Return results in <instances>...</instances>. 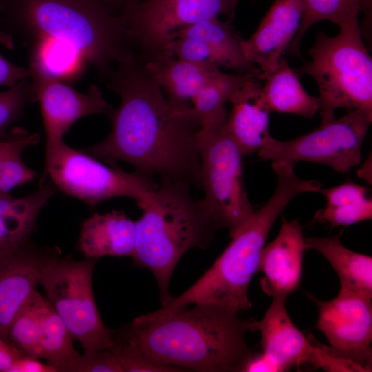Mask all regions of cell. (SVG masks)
I'll return each mask as SVG.
<instances>
[{
  "label": "cell",
  "instance_id": "1",
  "mask_svg": "<svg viewBox=\"0 0 372 372\" xmlns=\"http://www.w3.org/2000/svg\"><path fill=\"white\" fill-rule=\"evenodd\" d=\"M105 81L121 99L107 114L111 131L101 142L81 149L110 165L123 161L142 175L203 189L200 125L171 109L143 57L135 52L117 63Z\"/></svg>",
  "mask_w": 372,
  "mask_h": 372
},
{
  "label": "cell",
  "instance_id": "2",
  "mask_svg": "<svg viewBox=\"0 0 372 372\" xmlns=\"http://www.w3.org/2000/svg\"><path fill=\"white\" fill-rule=\"evenodd\" d=\"M0 26L21 41L28 56L63 51L83 59L103 81L136 52L125 27L101 0H0Z\"/></svg>",
  "mask_w": 372,
  "mask_h": 372
},
{
  "label": "cell",
  "instance_id": "3",
  "mask_svg": "<svg viewBox=\"0 0 372 372\" xmlns=\"http://www.w3.org/2000/svg\"><path fill=\"white\" fill-rule=\"evenodd\" d=\"M167 317L130 324L150 360L185 371L241 372L252 355L246 342L258 321L214 304H195Z\"/></svg>",
  "mask_w": 372,
  "mask_h": 372
},
{
  "label": "cell",
  "instance_id": "4",
  "mask_svg": "<svg viewBox=\"0 0 372 372\" xmlns=\"http://www.w3.org/2000/svg\"><path fill=\"white\" fill-rule=\"evenodd\" d=\"M271 167L277 180L273 195L230 234L231 241L212 266L181 295L172 297L158 311L139 316L140 318L167 317L195 304H214L240 313L251 308L248 288L273 223L296 196L318 192L322 186L318 180L298 177L292 164L276 161Z\"/></svg>",
  "mask_w": 372,
  "mask_h": 372
},
{
  "label": "cell",
  "instance_id": "5",
  "mask_svg": "<svg viewBox=\"0 0 372 372\" xmlns=\"http://www.w3.org/2000/svg\"><path fill=\"white\" fill-rule=\"evenodd\" d=\"M190 188L183 182L160 178L135 221L133 265L154 274L162 306L172 298L170 279L182 256L193 248H208L220 229L203 199L193 198Z\"/></svg>",
  "mask_w": 372,
  "mask_h": 372
},
{
  "label": "cell",
  "instance_id": "6",
  "mask_svg": "<svg viewBox=\"0 0 372 372\" xmlns=\"http://www.w3.org/2000/svg\"><path fill=\"white\" fill-rule=\"evenodd\" d=\"M308 54L311 60L294 70L315 79L322 123L334 119L339 108L372 113V59L359 22L340 28L335 36L318 32Z\"/></svg>",
  "mask_w": 372,
  "mask_h": 372
},
{
  "label": "cell",
  "instance_id": "7",
  "mask_svg": "<svg viewBox=\"0 0 372 372\" xmlns=\"http://www.w3.org/2000/svg\"><path fill=\"white\" fill-rule=\"evenodd\" d=\"M227 113L204 123L198 133L204 203L229 234L255 211L245 189L242 158L226 128Z\"/></svg>",
  "mask_w": 372,
  "mask_h": 372
},
{
  "label": "cell",
  "instance_id": "8",
  "mask_svg": "<svg viewBox=\"0 0 372 372\" xmlns=\"http://www.w3.org/2000/svg\"><path fill=\"white\" fill-rule=\"evenodd\" d=\"M96 261L42 258L40 266L39 283L85 351L109 349L114 340V331L103 324L94 300L92 273Z\"/></svg>",
  "mask_w": 372,
  "mask_h": 372
},
{
  "label": "cell",
  "instance_id": "9",
  "mask_svg": "<svg viewBox=\"0 0 372 372\" xmlns=\"http://www.w3.org/2000/svg\"><path fill=\"white\" fill-rule=\"evenodd\" d=\"M47 176L61 191L90 207L112 198L129 197L141 209L158 186L152 177L126 172L116 164L107 166L65 142L45 154L42 182Z\"/></svg>",
  "mask_w": 372,
  "mask_h": 372
},
{
  "label": "cell",
  "instance_id": "10",
  "mask_svg": "<svg viewBox=\"0 0 372 372\" xmlns=\"http://www.w3.org/2000/svg\"><path fill=\"white\" fill-rule=\"evenodd\" d=\"M371 121V112L348 111L342 117L322 123L314 130L290 140L280 141L269 133L257 153L265 161L292 165L309 161L345 173L361 163L362 145Z\"/></svg>",
  "mask_w": 372,
  "mask_h": 372
},
{
  "label": "cell",
  "instance_id": "11",
  "mask_svg": "<svg viewBox=\"0 0 372 372\" xmlns=\"http://www.w3.org/2000/svg\"><path fill=\"white\" fill-rule=\"evenodd\" d=\"M240 0H141L118 18L145 61L161 55L183 28L223 15L231 23Z\"/></svg>",
  "mask_w": 372,
  "mask_h": 372
},
{
  "label": "cell",
  "instance_id": "12",
  "mask_svg": "<svg viewBox=\"0 0 372 372\" xmlns=\"http://www.w3.org/2000/svg\"><path fill=\"white\" fill-rule=\"evenodd\" d=\"M307 296L318 307L316 328L330 345L325 347L327 351L351 363L360 371H371L372 298L342 289L328 301Z\"/></svg>",
  "mask_w": 372,
  "mask_h": 372
},
{
  "label": "cell",
  "instance_id": "13",
  "mask_svg": "<svg viewBox=\"0 0 372 372\" xmlns=\"http://www.w3.org/2000/svg\"><path fill=\"white\" fill-rule=\"evenodd\" d=\"M28 72L43 117L45 154L64 142L65 134L76 121L90 115L107 114L112 108L96 85L81 93L48 74Z\"/></svg>",
  "mask_w": 372,
  "mask_h": 372
},
{
  "label": "cell",
  "instance_id": "14",
  "mask_svg": "<svg viewBox=\"0 0 372 372\" xmlns=\"http://www.w3.org/2000/svg\"><path fill=\"white\" fill-rule=\"evenodd\" d=\"M285 299L273 298L262 319L258 322L262 353L279 369L311 363L324 368L327 353L314 339H309L293 324L285 307Z\"/></svg>",
  "mask_w": 372,
  "mask_h": 372
},
{
  "label": "cell",
  "instance_id": "15",
  "mask_svg": "<svg viewBox=\"0 0 372 372\" xmlns=\"http://www.w3.org/2000/svg\"><path fill=\"white\" fill-rule=\"evenodd\" d=\"M303 0H275L254 33L241 43L244 56L265 77L287 53L301 23Z\"/></svg>",
  "mask_w": 372,
  "mask_h": 372
},
{
  "label": "cell",
  "instance_id": "16",
  "mask_svg": "<svg viewBox=\"0 0 372 372\" xmlns=\"http://www.w3.org/2000/svg\"><path fill=\"white\" fill-rule=\"evenodd\" d=\"M304 250L303 226L282 217L278 236L260 252L258 271L263 273L260 286L265 293L286 300L298 288Z\"/></svg>",
  "mask_w": 372,
  "mask_h": 372
},
{
  "label": "cell",
  "instance_id": "17",
  "mask_svg": "<svg viewBox=\"0 0 372 372\" xmlns=\"http://www.w3.org/2000/svg\"><path fill=\"white\" fill-rule=\"evenodd\" d=\"M41 260L27 243L0 251V337L6 341L10 323L36 290Z\"/></svg>",
  "mask_w": 372,
  "mask_h": 372
},
{
  "label": "cell",
  "instance_id": "18",
  "mask_svg": "<svg viewBox=\"0 0 372 372\" xmlns=\"http://www.w3.org/2000/svg\"><path fill=\"white\" fill-rule=\"evenodd\" d=\"M145 65L161 87L171 109L188 118L193 99L223 72L219 68H207L167 55L145 61Z\"/></svg>",
  "mask_w": 372,
  "mask_h": 372
},
{
  "label": "cell",
  "instance_id": "19",
  "mask_svg": "<svg viewBox=\"0 0 372 372\" xmlns=\"http://www.w3.org/2000/svg\"><path fill=\"white\" fill-rule=\"evenodd\" d=\"M262 81L250 78L229 100L231 110L227 115L226 128L243 157L258 152L269 134L272 111L264 95Z\"/></svg>",
  "mask_w": 372,
  "mask_h": 372
},
{
  "label": "cell",
  "instance_id": "20",
  "mask_svg": "<svg viewBox=\"0 0 372 372\" xmlns=\"http://www.w3.org/2000/svg\"><path fill=\"white\" fill-rule=\"evenodd\" d=\"M136 238L135 221L123 211L95 213L81 227L77 248L87 258L132 256Z\"/></svg>",
  "mask_w": 372,
  "mask_h": 372
},
{
  "label": "cell",
  "instance_id": "21",
  "mask_svg": "<svg viewBox=\"0 0 372 372\" xmlns=\"http://www.w3.org/2000/svg\"><path fill=\"white\" fill-rule=\"evenodd\" d=\"M22 198L0 196V251L12 250L27 243L36 227L39 212L55 192L51 183Z\"/></svg>",
  "mask_w": 372,
  "mask_h": 372
},
{
  "label": "cell",
  "instance_id": "22",
  "mask_svg": "<svg viewBox=\"0 0 372 372\" xmlns=\"http://www.w3.org/2000/svg\"><path fill=\"white\" fill-rule=\"evenodd\" d=\"M305 249L321 254L336 272L340 289L372 298V258L344 247L340 236L304 238Z\"/></svg>",
  "mask_w": 372,
  "mask_h": 372
},
{
  "label": "cell",
  "instance_id": "23",
  "mask_svg": "<svg viewBox=\"0 0 372 372\" xmlns=\"http://www.w3.org/2000/svg\"><path fill=\"white\" fill-rule=\"evenodd\" d=\"M263 81L262 91L271 111L312 118L319 110L318 97L307 92L285 56Z\"/></svg>",
  "mask_w": 372,
  "mask_h": 372
},
{
  "label": "cell",
  "instance_id": "24",
  "mask_svg": "<svg viewBox=\"0 0 372 372\" xmlns=\"http://www.w3.org/2000/svg\"><path fill=\"white\" fill-rule=\"evenodd\" d=\"M178 35L207 43L227 61L231 70L263 81L259 68L244 56L241 48L243 38L230 23L220 21L218 17L212 18L181 29L176 37Z\"/></svg>",
  "mask_w": 372,
  "mask_h": 372
},
{
  "label": "cell",
  "instance_id": "25",
  "mask_svg": "<svg viewBox=\"0 0 372 372\" xmlns=\"http://www.w3.org/2000/svg\"><path fill=\"white\" fill-rule=\"evenodd\" d=\"M300 28L287 53L301 57L300 45L307 31L317 22L328 20L340 28L358 23L362 0H303Z\"/></svg>",
  "mask_w": 372,
  "mask_h": 372
},
{
  "label": "cell",
  "instance_id": "26",
  "mask_svg": "<svg viewBox=\"0 0 372 372\" xmlns=\"http://www.w3.org/2000/svg\"><path fill=\"white\" fill-rule=\"evenodd\" d=\"M251 77L247 74L222 72L214 81L203 87L193 99L189 118L200 126L227 113L225 104L244 83Z\"/></svg>",
  "mask_w": 372,
  "mask_h": 372
},
{
  "label": "cell",
  "instance_id": "27",
  "mask_svg": "<svg viewBox=\"0 0 372 372\" xmlns=\"http://www.w3.org/2000/svg\"><path fill=\"white\" fill-rule=\"evenodd\" d=\"M48 300L36 290L17 313L8 329V337L25 355L41 358L39 338L42 316Z\"/></svg>",
  "mask_w": 372,
  "mask_h": 372
},
{
  "label": "cell",
  "instance_id": "28",
  "mask_svg": "<svg viewBox=\"0 0 372 372\" xmlns=\"http://www.w3.org/2000/svg\"><path fill=\"white\" fill-rule=\"evenodd\" d=\"M72 338L65 324L48 301L42 316L39 338L41 358L46 359L48 364L56 369L66 360L78 355Z\"/></svg>",
  "mask_w": 372,
  "mask_h": 372
},
{
  "label": "cell",
  "instance_id": "29",
  "mask_svg": "<svg viewBox=\"0 0 372 372\" xmlns=\"http://www.w3.org/2000/svg\"><path fill=\"white\" fill-rule=\"evenodd\" d=\"M109 350L123 372H179L177 366L154 362L147 358L140 348L130 325L114 331V340Z\"/></svg>",
  "mask_w": 372,
  "mask_h": 372
},
{
  "label": "cell",
  "instance_id": "30",
  "mask_svg": "<svg viewBox=\"0 0 372 372\" xmlns=\"http://www.w3.org/2000/svg\"><path fill=\"white\" fill-rule=\"evenodd\" d=\"M161 55L207 68L230 69L227 61L209 45L186 36L178 35L165 47Z\"/></svg>",
  "mask_w": 372,
  "mask_h": 372
},
{
  "label": "cell",
  "instance_id": "31",
  "mask_svg": "<svg viewBox=\"0 0 372 372\" xmlns=\"http://www.w3.org/2000/svg\"><path fill=\"white\" fill-rule=\"evenodd\" d=\"M37 101L36 94L29 77L0 92L1 139L8 137V130L20 119L25 108Z\"/></svg>",
  "mask_w": 372,
  "mask_h": 372
},
{
  "label": "cell",
  "instance_id": "32",
  "mask_svg": "<svg viewBox=\"0 0 372 372\" xmlns=\"http://www.w3.org/2000/svg\"><path fill=\"white\" fill-rule=\"evenodd\" d=\"M371 218V198L344 206L326 205L324 208L318 209L313 216L314 221L329 224L332 228L349 226Z\"/></svg>",
  "mask_w": 372,
  "mask_h": 372
},
{
  "label": "cell",
  "instance_id": "33",
  "mask_svg": "<svg viewBox=\"0 0 372 372\" xmlns=\"http://www.w3.org/2000/svg\"><path fill=\"white\" fill-rule=\"evenodd\" d=\"M58 371L69 372H123L109 349L85 351L56 367Z\"/></svg>",
  "mask_w": 372,
  "mask_h": 372
},
{
  "label": "cell",
  "instance_id": "34",
  "mask_svg": "<svg viewBox=\"0 0 372 372\" xmlns=\"http://www.w3.org/2000/svg\"><path fill=\"white\" fill-rule=\"evenodd\" d=\"M26 148L22 146L15 149L5 159L0 174V196L9 194L12 189L34 178L36 172L21 158V154Z\"/></svg>",
  "mask_w": 372,
  "mask_h": 372
},
{
  "label": "cell",
  "instance_id": "35",
  "mask_svg": "<svg viewBox=\"0 0 372 372\" xmlns=\"http://www.w3.org/2000/svg\"><path fill=\"white\" fill-rule=\"evenodd\" d=\"M39 133H28L24 130L17 129L7 138L0 140V174L3 163L7 156L19 147H28L39 141Z\"/></svg>",
  "mask_w": 372,
  "mask_h": 372
},
{
  "label": "cell",
  "instance_id": "36",
  "mask_svg": "<svg viewBox=\"0 0 372 372\" xmlns=\"http://www.w3.org/2000/svg\"><path fill=\"white\" fill-rule=\"evenodd\" d=\"M29 77L28 68L17 65L0 53V85L13 87L22 79Z\"/></svg>",
  "mask_w": 372,
  "mask_h": 372
},
{
  "label": "cell",
  "instance_id": "37",
  "mask_svg": "<svg viewBox=\"0 0 372 372\" xmlns=\"http://www.w3.org/2000/svg\"><path fill=\"white\" fill-rule=\"evenodd\" d=\"M52 365L44 364L37 358L23 355L18 358L12 365L8 372H57Z\"/></svg>",
  "mask_w": 372,
  "mask_h": 372
},
{
  "label": "cell",
  "instance_id": "38",
  "mask_svg": "<svg viewBox=\"0 0 372 372\" xmlns=\"http://www.w3.org/2000/svg\"><path fill=\"white\" fill-rule=\"evenodd\" d=\"M23 355L14 344L0 337V372H8L13 363Z\"/></svg>",
  "mask_w": 372,
  "mask_h": 372
},
{
  "label": "cell",
  "instance_id": "39",
  "mask_svg": "<svg viewBox=\"0 0 372 372\" xmlns=\"http://www.w3.org/2000/svg\"><path fill=\"white\" fill-rule=\"evenodd\" d=\"M278 372V368L263 353L251 355L243 365L241 372Z\"/></svg>",
  "mask_w": 372,
  "mask_h": 372
},
{
  "label": "cell",
  "instance_id": "40",
  "mask_svg": "<svg viewBox=\"0 0 372 372\" xmlns=\"http://www.w3.org/2000/svg\"><path fill=\"white\" fill-rule=\"evenodd\" d=\"M117 16L125 8L141 0H101Z\"/></svg>",
  "mask_w": 372,
  "mask_h": 372
},
{
  "label": "cell",
  "instance_id": "41",
  "mask_svg": "<svg viewBox=\"0 0 372 372\" xmlns=\"http://www.w3.org/2000/svg\"><path fill=\"white\" fill-rule=\"evenodd\" d=\"M0 43L5 48L12 50L14 47V39L6 33L0 26Z\"/></svg>",
  "mask_w": 372,
  "mask_h": 372
},
{
  "label": "cell",
  "instance_id": "42",
  "mask_svg": "<svg viewBox=\"0 0 372 372\" xmlns=\"http://www.w3.org/2000/svg\"><path fill=\"white\" fill-rule=\"evenodd\" d=\"M371 158H369L366 160V161L364 163V164L363 165L362 167L360 168L357 172L358 176L364 178L368 183L370 182V183L371 180V178H369V175L371 176V174H369V169H371V168L369 169V167L371 166Z\"/></svg>",
  "mask_w": 372,
  "mask_h": 372
},
{
  "label": "cell",
  "instance_id": "43",
  "mask_svg": "<svg viewBox=\"0 0 372 372\" xmlns=\"http://www.w3.org/2000/svg\"><path fill=\"white\" fill-rule=\"evenodd\" d=\"M253 1H254L255 0H252Z\"/></svg>",
  "mask_w": 372,
  "mask_h": 372
}]
</instances>
